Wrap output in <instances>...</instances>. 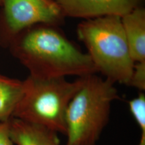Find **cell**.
Returning <instances> with one entry per match:
<instances>
[{
    "instance_id": "12",
    "label": "cell",
    "mask_w": 145,
    "mask_h": 145,
    "mask_svg": "<svg viewBox=\"0 0 145 145\" xmlns=\"http://www.w3.org/2000/svg\"><path fill=\"white\" fill-rule=\"evenodd\" d=\"M135 120L141 131L140 139L138 145H145V116H138Z\"/></svg>"
},
{
    "instance_id": "8",
    "label": "cell",
    "mask_w": 145,
    "mask_h": 145,
    "mask_svg": "<svg viewBox=\"0 0 145 145\" xmlns=\"http://www.w3.org/2000/svg\"><path fill=\"white\" fill-rule=\"evenodd\" d=\"M121 20L132 61L145 62V9L138 7Z\"/></svg>"
},
{
    "instance_id": "9",
    "label": "cell",
    "mask_w": 145,
    "mask_h": 145,
    "mask_svg": "<svg viewBox=\"0 0 145 145\" xmlns=\"http://www.w3.org/2000/svg\"><path fill=\"white\" fill-rule=\"evenodd\" d=\"M23 81L0 74V122H8L23 93Z\"/></svg>"
},
{
    "instance_id": "3",
    "label": "cell",
    "mask_w": 145,
    "mask_h": 145,
    "mask_svg": "<svg viewBox=\"0 0 145 145\" xmlns=\"http://www.w3.org/2000/svg\"><path fill=\"white\" fill-rule=\"evenodd\" d=\"M77 35L86 46L97 72L114 83L128 86L135 63L120 17L85 20L77 25Z\"/></svg>"
},
{
    "instance_id": "6",
    "label": "cell",
    "mask_w": 145,
    "mask_h": 145,
    "mask_svg": "<svg viewBox=\"0 0 145 145\" xmlns=\"http://www.w3.org/2000/svg\"><path fill=\"white\" fill-rule=\"evenodd\" d=\"M69 18L85 20L126 14L142 5L144 0H54Z\"/></svg>"
},
{
    "instance_id": "11",
    "label": "cell",
    "mask_w": 145,
    "mask_h": 145,
    "mask_svg": "<svg viewBox=\"0 0 145 145\" xmlns=\"http://www.w3.org/2000/svg\"><path fill=\"white\" fill-rule=\"evenodd\" d=\"M0 145H14L9 135L8 122H0Z\"/></svg>"
},
{
    "instance_id": "4",
    "label": "cell",
    "mask_w": 145,
    "mask_h": 145,
    "mask_svg": "<svg viewBox=\"0 0 145 145\" xmlns=\"http://www.w3.org/2000/svg\"><path fill=\"white\" fill-rule=\"evenodd\" d=\"M23 93L13 117L40 125L66 135V112L69 104L83 83L65 77L40 78L28 75L23 81Z\"/></svg>"
},
{
    "instance_id": "1",
    "label": "cell",
    "mask_w": 145,
    "mask_h": 145,
    "mask_svg": "<svg viewBox=\"0 0 145 145\" xmlns=\"http://www.w3.org/2000/svg\"><path fill=\"white\" fill-rule=\"evenodd\" d=\"M8 48L33 77H81L97 73L88 54L70 40L59 26L30 27L16 36Z\"/></svg>"
},
{
    "instance_id": "10",
    "label": "cell",
    "mask_w": 145,
    "mask_h": 145,
    "mask_svg": "<svg viewBox=\"0 0 145 145\" xmlns=\"http://www.w3.org/2000/svg\"><path fill=\"white\" fill-rule=\"evenodd\" d=\"M128 86L138 89L141 92L145 90V62L136 63Z\"/></svg>"
},
{
    "instance_id": "2",
    "label": "cell",
    "mask_w": 145,
    "mask_h": 145,
    "mask_svg": "<svg viewBox=\"0 0 145 145\" xmlns=\"http://www.w3.org/2000/svg\"><path fill=\"white\" fill-rule=\"evenodd\" d=\"M112 81L90 74L69 104L67 145H96L110 120L112 103L120 98Z\"/></svg>"
},
{
    "instance_id": "13",
    "label": "cell",
    "mask_w": 145,
    "mask_h": 145,
    "mask_svg": "<svg viewBox=\"0 0 145 145\" xmlns=\"http://www.w3.org/2000/svg\"><path fill=\"white\" fill-rule=\"evenodd\" d=\"M1 0H0V6H1Z\"/></svg>"
},
{
    "instance_id": "7",
    "label": "cell",
    "mask_w": 145,
    "mask_h": 145,
    "mask_svg": "<svg viewBox=\"0 0 145 145\" xmlns=\"http://www.w3.org/2000/svg\"><path fill=\"white\" fill-rule=\"evenodd\" d=\"M9 135L16 145H60L57 132L12 117L8 121Z\"/></svg>"
},
{
    "instance_id": "5",
    "label": "cell",
    "mask_w": 145,
    "mask_h": 145,
    "mask_svg": "<svg viewBox=\"0 0 145 145\" xmlns=\"http://www.w3.org/2000/svg\"><path fill=\"white\" fill-rule=\"evenodd\" d=\"M0 45L8 48L20 33L37 24L61 26L65 16L54 0H1Z\"/></svg>"
}]
</instances>
